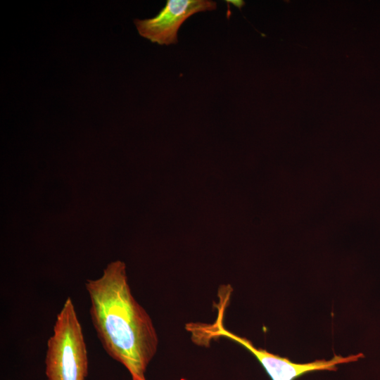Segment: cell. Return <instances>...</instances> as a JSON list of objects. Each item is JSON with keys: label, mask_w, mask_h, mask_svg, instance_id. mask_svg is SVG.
<instances>
[{"label": "cell", "mask_w": 380, "mask_h": 380, "mask_svg": "<svg viewBox=\"0 0 380 380\" xmlns=\"http://www.w3.org/2000/svg\"><path fill=\"white\" fill-rule=\"evenodd\" d=\"M85 288L91 322L103 349L132 377L145 379L158 338L149 315L131 292L125 264L110 262L99 278L87 280Z\"/></svg>", "instance_id": "obj_1"}, {"label": "cell", "mask_w": 380, "mask_h": 380, "mask_svg": "<svg viewBox=\"0 0 380 380\" xmlns=\"http://www.w3.org/2000/svg\"><path fill=\"white\" fill-rule=\"evenodd\" d=\"M47 380H86L88 356L82 329L70 298L58 314L45 358Z\"/></svg>", "instance_id": "obj_2"}, {"label": "cell", "mask_w": 380, "mask_h": 380, "mask_svg": "<svg viewBox=\"0 0 380 380\" xmlns=\"http://www.w3.org/2000/svg\"><path fill=\"white\" fill-rule=\"evenodd\" d=\"M221 316L219 315L214 324L203 327V331L208 334L209 336L225 337L243 346L256 357L272 380H295L312 372L336 371L338 365L355 362L362 357V353L347 357L335 355L329 360H317L307 363H296L286 357L256 348L248 339L228 331L222 324Z\"/></svg>", "instance_id": "obj_3"}, {"label": "cell", "mask_w": 380, "mask_h": 380, "mask_svg": "<svg viewBox=\"0 0 380 380\" xmlns=\"http://www.w3.org/2000/svg\"><path fill=\"white\" fill-rule=\"evenodd\" d=\"M216 8L217 3L210 0H167L156 16L136 19L134 24L139 34L151 42L160 45L177 44L178 30L188 18Z\"/></svg>", "instance_id": "obj_4"}, {"label": "cell", "mask_w": 380, "mask_h": 380, "mask_svg": "<svg viewBox=\"0 0 380 380\" xmlns=\"http://www.w3.org/2000/svg\"><path fill=\"white\" fill-rule=\"evenodd\" d=\"M227 2L234 4L235 6L238 7L239 8H241L244 5V1L241 0H232V1H227Z\"/></svg>", "instance_id": "obj_5"}, {"label": "cell", "mask_w": 380, "mask_h": 380, "mask_svg": "<svg viewBox=\"0 0 380 380\" xmlns=\"http://www.w3.org/2000/svg\"><path fill=\"white\" fill-rule=\"evenodd\" d=\"M132 380H146V379H138V378L132 377Z\"/></svg>", "instance_id": "obj_6"}]
</instances>
